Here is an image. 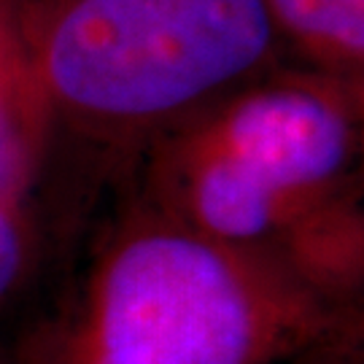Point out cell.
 Listing matches in <instances>:
<instances>
[{"mask_svg": "<svg viewBox=\"0 0 364 364\" xmlns=\"http://www.w3.org/2000/svg\"><path fill=\"white\" fill-rule=\"evenodd\" d=\"M60 132L22 30L19 0H0V203L36 219V192Z\"/></svg>", "mask_w": 364, "mask_h": 364, "instance_id": "obj_4", "label": "cell"}, {"mask_svg": "<svg viewBox=\"0 0 364 364\" xmlns=\"http://www.w3.org/2000/svg\"><path fill=\"white\" fill-rule=\"evenodd\" d=\"M0 364H9V353H6L3 346H0Z\"/></svg>", "mask_w": 364, "mask_h": 364, "instance_id": "obj_8", "label": "cell"}, {"mask_svg": "<svg viewBox=\"0 0 364 364\" xmlns=\"http://www.w3.org/2000/svg\"><path fill=\"white\" fill-rule=\"evenodd\" d=\"M287 63L364 81V0H264Z\"/></svg>", "mask_w": 364, "mask_h": 364, "instance_id": "obj_5", "label": "cell"}, {"mask_svg": "<svg viewBox=\"0 0 364 364\" xmlns=\"http://www.w3.org/2000/svg\"><path fill=\"white\" fill-rule=\"evenodd\" d=\"M362 332L287 262L210 240L130 192L9 364H294Z\"/></svg>", "mask_w": 364, "mask_h": 364, "instance_id": "obj_2", "label": "cell"}, {"mask_svg": "<svg viewBox=\"0 0 364 364\" xmlns=\"http://www.w3.org/2000/svg\"><path fill=\"white\" fill-rule=\"evenodd\" d=\"M362 146L364 81L281 63L149 138L130 159V192L362 305Z\"/></svg>", "mask_w": 364, "mask_h": 364, "instance_id": "obj_1", "label": "cell"}, {"mask_svg": "<svg viewBox=\"0 0 364 364\" xmlns=\"http://www.w3.org/2000/svg\"><path fill=\"white\" fill-rule=\"evenodd\" d=\"M60 135L127 165L156 132L284 60L264 0H19Z\"/></svg>", "mask_w": 364, "mask_h": 364, "instance_id": "obj_3", "label": "cell"}, {"mask_svg": "<svg viewBox=\"0 0 364 364\" xmlns=\"http://www.w3.org/2000/svg\"><path fill=\"white\" fill-rule=\"evenodd\" d=\"M294 364H364L362 332H353L348 338H340L318 351L308 353Z\"/></svg>", "mask_w": 364, "mask_h": 364, "instance_id": "obj_7", "label": "cell"}, {"mask_svg": "<svg viewBox=\"0 0 364 364\" xmlns=\"http://www.w3.org/2000/svg\"><path fill=\"white\" fill-rule=\"evenodd\" d=\"M36 257V219L0 203V305L25 284Z\"/></svg>", "mask_w": 364, "mask_h": 364, "instance_id": "obj_6", "label": "cell"}]
</instances>
